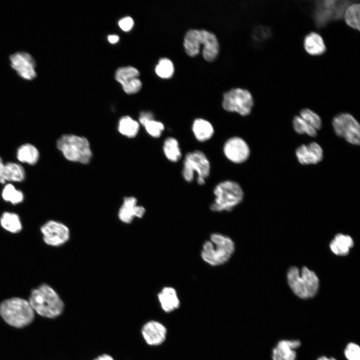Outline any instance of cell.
<instances>
[{"label": "cell", "mask_w": 360, "mask_h": 360, "mask_svg": "<svg viewBox=\"0 0 360 360\" xmlns=\"http://www.w3.org/2000/svg\"><path fill=\"white\" fill-rule=\"evenodd\" d=\"M344 354L348 360H360V346L354 343H349L344 350Z\"/></svg>", "instance_id": "obj_35"}, {"label": "cell", "mask_w": 360, "mask_h": 360, "mask_svg": "<svg viewBox=\"0 0 360 360\" xmlns=\"http://www.w3.org/2000/svg\"><path fill=\"white\" fill-rule=\"evenodd\" d=\"M215 198L210 204L212 212H230L243 200L244 194L240 186L232 180L222 181L214 190Z\"/></svg>", "instance_id": "obj_5"}, {"label": "cell", "mask_w": 360, "mask_h": 360, "mask_svg": "<svg viewBox=\"0 0 360 360\" xmlns=\"http://www.w3.org/2000/svg\"><path fill=\"white\" fill-rule=\"evenodd\" d=\"M142 84L138 78H134L122 85L124 90L128 94H134L140 90Z\"/></svg>", "instance_id": "obj_37"}, {"label": "cell", "mask_w": 360, "mask_h": 360, "mask_svg": "<svg viewBox=\"0 0 360 360\" xmlns=\"http://www.w3.org/2000/svg\"><path fill=\"white\" fill-rule=\"evenodd\" d=\"M141 332L147 344L156 346L161 344L164 341L166 330L160 322L150 320L142 326Z\"/></svg>", "instance_id": "obj_16"}, {"label": "cell", "mask_w": 360, "mask_h": 360, "mask_svg": "<svg viewBox=\"0 0 360 360\" xmlns=\"http://www.w3.org/2000/svg\"><path fill=\"white\" fill-rule=\"evenodd\" d=\"M43 240L48 245L60 246L67 242L70 238V230L65 224L58 221H48L40 228Z\"/></svg>", "instance_id": "obj_13"}, {"label": "cell", "mask_w": 360, "mask_h": 360, "mask_svg": "<svg viewBox=\"0 0 360 360\" xmlns=\"http://www.w3.org/2000/svg\"><path fill=\"white\" fill-rule=\"evenodd\" d=\"M32 308L40 316L48 318L60 316L64 303L57 292L50 286L42 284L34 288L28 300Z\"/></svg>", "instance_id": "obj_1"}, {"label": "cell", "mask_w": 360, "mask_h": 360, "mask_svg": "<svg viewBox=\"0 0 360 360\" xmlns=\"http://www.w3.org/2000/svg\"><path fill=\"white\" fill-rule=\"evenodd\" d=\"M158 298L162 309L166 312L178 308L180 302L176 290L170 286L163 288L158 294Z\"/></svg>", "instance_id": "obj_19"}, {"label": "cell", "mask_w": 360, "mask_h": 360, "mask_svg": "<svg viewBox=\"0 0 360 360\" xmlns=\"http://www.w3.org/2000/svg\"><path fill=\"white\" fill-rule=\"evenodd\" d=\"M120 28L124 32L130 31L134 26V21L132 18L126 16L120 19L118 22Z\"/></svg>", "instance_id": "obj_38"}, {"label": "cell", "mask_w": 360, "mask_h": 360, "mask_svg": "<svg viewBox=\"0 0 360 360\" xmlns=\"http://www.w3.org/2000/svg\"><path fill=\"white\" fill-rule=\"evenodd\" d=\"M317 360H336L333 358H328L325 356H322L319 358Z\"/></svg>", "instance_id": "obj_44"}, {"label": "cell", "mask_w": 360, "mask_h": 360, "mask_svg": "<svg viewBox=\"0 0 360 360\" xmlns=\"http://www.w3.org/2000/svg\"><path fill=\"white\" fill-rule=\"evenodd\" d=\"M235 250V244L229 236L220 233L212 234L203 244L200 256L211 266H219L227 262Z\"/></svg>", "instance_id": "obj_2"}, {"label": "cell", "mask_w": 360, "mask_h": 360, "mask_svg": "<svg viewBox=\"0 0 360 360\" xmlns=\"http://www.w3.org/2000/svg\"><path fill=\"white\" fill-rule=\"evenodd\" d=\"M332 126L338 136L352 144H360V124L352 115L348 113L337 115L332 120Z\"/></svg>", "instance_id": "obj_11"}, {"label": "cell", "mask_w": 360, "mask_h": 360, "mask_svg": "<svg viewBox=\"0 0 360 360\" xmlns=\"http://www.w3.org/2000/svg\"><path fill=\"white\" fill-rule=\"evenodd\" d=\"M360 4L358 3L349 4L346 8L344 16L346 24L350 27L360 30Z\"/></svg>", "instance_id": "obj_26"}, {"label": "cell", "mask_w": 360, "mask_h": 360, "mask_svg": "<svg viewBox=\"0 0 360 360\" xmlns=\"http://www.w3.org/2000/svg\"><path fill=\"white\" fill-rule=\"evenodd\" d=\"M288 281L294 292L302 298L312 297L317 292L319 281L316 274L306 267L300 272L294 266L288 272Z\"/></svg>", "instance_id": "obj_7"}, {"label": "cell", "mask_w": 360, "mask_h": 360, "mask_svg": "<svg viewBox=\"0 0 360 360\" xmlns=\"http://www.w3.org/2000/svg\"><path fill=\"white\" fill-rule=\"evenodd\" d=\"M296 154L298 161L302 164H316L323 158V150L316 142L308 145L302 144L297 148Z\"/></svg>", "instance_id": "obj_17"}, {"label": "cell", "mask_w": 360, "mask_h": 360, "mask_svg": "<svg viewBox=\"0 0 360 360\" xmlns=\"http://www.w3.org/2000/svg\"><path fill=\"white\" fill-rule=\"evenodd\" d=\"M200 44L204 46L202 54L205 60L212 62L219 52V44L214 34L204 30L191 29L185 34L184 46L186 53L190 56H196Z\"/></svg>", "instance_id": "obj_3"}, {"label": "cell", "mask_w": 360, "mask_h": 360, "mask_svg": "<svg viewBox=\"0 0 360 360\" xmlns=\"http://www.w3.org/2000/svg\"><path fill=\"white\" fill-rule=\"evenodd\" d=\"M58 148L66 159L72 162L88 164L92 154L88 140L74 134H64L56 142Z\"/></svg>", "instance_id": "obj_6"}, {"label": "cell", "mask_w": 360, "mask_h": 360, "mask_svg": "<svg viewBox=\"0 0 360 360\" xmlns=\"http://www.w3.org/2000/svg\"><path fill=\"white\" fill-rule=\"evenodd\" d=\"M154 118V116L152 112H140L139 116V121L140 124H142L148 120Z\"/></svg>", "instance_id": "obj_39"}, {"label": "cell", "mask_w": 360, "mask_h": 360, "mask_svg": "<svg viewBox=\"0 0 360 360\" xmlns=\"http://www.w3.org/2000/svg\"><path fill=\"white\" fill-rule=\"evenodd\" d=\"M304 46L306 51L312 56H320L326 50V46L322 36L312 32L304 37Z\"/></svg>", "instance_id": "obj_21"}, {"label": "cell", "mask_w": 360, "mask_h": 360, "mask_svg": "<svg viewBox=\"0 0 360 360\" xmlns=\"http://www.w3.org/2000/svg\"><path fill=\"white\" fill-rule=\"evenodd\" d=\"M300 116L316 130H318L322 126V120L320 116L309 108H303L300 112Z\"/></svg>", "instance_id": "obj_33"}, {"label": "cell", "mask_w": 360, "mask_h": 360, "mask_svg": "<svg viewBox=\"0 0 360 360\" xmlns=\"http://www.w3.org/2000/svg\"><path fill=\"white\" fill-rule=\"evenodd\" d=\"M192 130L194 138L200 142H204L210 140L214 132L212 124L202 118H198L194 120Z\"/></svg>", "instance_id": "obj_20"}, {"label": "cell", "mask_w": 360, "mask_h": 360, "mask_svg": "<svg viewBox=\"0 0 360 360\" xmlns=\"http://www.w3.org/2000/svg\"><path fill=\"white\" fill-rule=\"evenodd\" d=\"M94 360H114V359L109 354H103L98 356Z\"/></svg>", "instance_id": "obj_42"}, {"label": "cell", "mask_w": 360, "mask_h": 360, "mask_svg": "<svg viewBox=\"0 0 360 360\" xmlns=\"http://www.w3.org/2000/svg\"><path fill=\"white\" fill-rule=\"evenodd\" d=\"M174 66L172 62L168 58H162L155 68L156 74L162 78H171L174 72Z\"/></svg>", "instance_id": "obj_31"}, {"label": "cell", "mask_w": 360, "mask_h": 360, "mask_svg": "<svg viewBox=\"0 0 360 360\" xmlns=\"http://www.w3.org/2000/svg\"><path fill=\"white\" fill-rule=\"evenodd\" d=\"M0 316L10 326L22 328L32 322L34 318V312L28 300L14 297L1 302Z\"/></svg>", "instance_id": "obj_4"}, {"label": "cell", "mask_w": 360, "mask_h": 360, "mask_svg": "<svg viewBox=\"0 0 360 360\" xmlns=\"http://www.w3.org/2000/svg\"><path fill=\"white\" fill-rule=\"evenodd\" d=\"M25 178L23 167L16 162H9L5 164L4 178L6 181L20 182Z\"/></svg>", "instance_id": "obj_27"}, {"label": "cell", "mask_w": 360, "mask_h": 360, "mask_svg": "<svg viewBox=\"0 0 360 360\" xmlns=\"http://www.w3.org/2000/svg\"><path fill=\"white\" fill-rule=\"evenodd\" d=\"M353 245L354 242L350 236L339 234L332 240L330 246L334 254L344 256L348 254Z\"/></svg>", "instance_id": "obj_22"}, {"label": "cell", "mask_w": 360, "mask_h": 360, "mask_svg": "<svg viewBox=\"0 0 360 360\" xmlns=\"http://www.w3.org/2000/svg\"><path fill=\"white\" fill-rule=\"evenodd\" d=\"M9 60L11 68L20 78L26 80L36 78V64L30 54L24 51L16 52L10 56Z\"/></svg>", "instance_id": "obj_12"}, {"label": "cell", "mask_w": 360, "mask_h": 360, "mask_svg": "<svg viewBox=\"0 0 360 360\" xmlns=\"http://www.w3.org/2000/svg\"><path fill=\"white\" fill-rule=\"evenodd\" d=\"M146 213L145 208L137 204L134 196L125 197L118 212L119 220L124 224H130L135 218H141Z\"/></svg>", "instance_id": "obj_15"}, {"label": "cell", "mask_w": 360, "mask_h": 360, "mask_svg": "<svg viewBox=\"0 0 360 360\" xmlns=\"http://www.w3.org/2000/svg\"><path fill=\"white\" fill-rule=\"evenodd\" d=\"M142 125L145 128L146 132L155 138L160 137L164 129V124L154 118L148 120Z\"/></svg>", "instance_id": "obj_34"}, {"label": "cell", "mask_w": 360, "mask_h": 360, "mask_svg": "<svg viewBox=\"0 0 360 360\" xmlns=\"http://www.w3.org/2000/svg\"><path fill=\"white\" fill-rule=\"evenodd\" d=\"M195 172L197 173V177L205 180L210 172V164L208 158L199 150L188 152L183 161L182 174L186 182H190L194 180Z\"/></svg>", "instance_id": "obj_8"}, {"label": "cell", "mask_w": 360, "mask_h": 360, "mask_svg": "<svg viewBox=\"0 0 360 360\" xmlns=\"http://www.w3.org/2000/svg\"><path fill=\"white\" fill-rule=\"evenodd\" d=\"M108 42L111 44H116L119 40V37L116 34L109 35L108 37Z\"/></svg>", "instance_id": "obj_41"}, {"label": "cell", "mask_w": 360, "mask_h": 360, "mask_svg": "<svg viewBox=\"0 0 360 360\" xmlns=\"http://www.w3.org/2000/svg\"><path fill=\"white\" fill-rule=\"evenodd\" d=\"M253 105L252 95L246 89L232 88L223 95L222 106L226 111L246 116L250 113Z\"/></svg>", "instance_id": "obj_9"}, {"label": "cell", "mask_w": 360, "mask_h": 360, "mask_svg": "<svg viewBox=\"0 0 360 360\" xmlns=\"http://www.w3.org/2000/svg\"><path fill=\"white\" fill-rule=\"evenodd\" d=\"M222 150L226 158L236 164L244 162L250 155L248 145L239 136H234L228 139L224 143Z\"/></svg>", "instance_id": "obj_14"}, {"label": "cell", "mask_w": 360, "mask_h": 360, "mask_svg": "<svg viewBox=\"0 0 360 360\" xmlns=\"http://www.w3.org/2000/svg\"><path fill=\"white\" fill-rule=\"evenodd\" d=\"M16 157L22 162L33 165L38 161L40 154L38 150L34 146L30 144H25L18 148Z\"/></svg>", "instance_id": "obj_23"}, {"label": "cell", "mask_w": 360, "mask_h": 360, "mask_svg": "<svg viewBox=\"0 0 360 360\" xmlns=\"http://www.w3.org/2000/svg\"><path fill=\"white\" fill-rule=\"evenodd\" d=\"M162 148L166 158L172 162H178L182 156L179 142L174 138H167L164 142Z\"/></svg>", "instance_id": "obj_25"}, {"label": "cell", "mask_w": 360, "mask_h": 360, "mask_svg": "<svg viewBox=\"0 0 360 360\" xmlns=\"http://www.w3.org/2000/svg\"><path fill=\"white\" fill-rule=\"evenodd\" d=\"M139 71L132 66H124L118 68L115 74V78L122 86L136 78H138Z\"/></svg>", "instance_id": "obj_30"}, {"label": "cell", "mask_w": 360, "mask_h": 360, "mask_svg": "<svg viewBox=\"0 0 360 360\" xmlns=\"http://www.w3.org/2000/svg\"><path fill=\"white\" fill-rule=\"evenodd\" d=\"M138 130V123L129 116H124L119 120L118 130L124 136L128 138L134 137Z\"/></svg>", "instance_id": "obj_28"}, {"label": "cell", "mask_w": 360, "mask_h": 360, "mask_svg": "<svg viewBox=\"0 0 360 360\" xmlns=\"http://www.w3.org/2000/svg\"><path fill=\"white\" fill-rule=\"evenodd\" d=\"M292 124L295 131L299 134H306L310 136H315L316 135V130L300 116L294 117Z\"/></svg>", "instance_id": "obj_32"}, {"label": "cell", "mask_w": 360, "mask_h": 360, "mask_svg": "<svg viewBox=\"0 0 360 360\" xmlns=\"http://www.w3.org/2000/svg\"><path fill=\"white\" fill-rule=\"evenodd\" d=\"M300 345L298 340H282L280 341L272 350L273 360H295V349Z\"/></svg>", "instance_id": "obj_18"}, {"label": "cell", "mask_w": 360, "mask_h": 360, "mask_svg": "<svg viewBox=\"0 0 360 360\" xmlns=\"http://www.w3.org/2000/svg\"><path fill=\"white\" fill-rule=\"evenodd\" d=\"M348 1H318L314 12L315 23L318 27L324 26L328 22L340 18L349 4Z\"/></svg>", "instance_id": "obj_10"}, {"label": "cell", "mask_w": 360, "mask_h": 360, "mask_svg": "<svg viewBox=\"0 0 360 360\" xmlns=\"http://www.w3.org/2000/svg\"><path fill=\"white\" fill-rule=\"evenodd\" d=\"M2 196L4 200L13 204H20L24 199L22 192L10 184L6 185L3 188Z\"/></svg>", "instance_id": "obj_29"}, {"label": "cell", "mask_w": 360, "mask_h": 360, "mask_svg": "<svg viewBox=\"0 0 360 360\" xmlns=\"http://www.w3.org/2000/svg\"><path fill=\"white\" fill-rule=\"evenodd\" d=\"M271 32L269 28L265 26H258L252 32L253 38L257 41H264L270 36Z\"/></svg>", "instance_id": "obj_36"}, {"label": "cell", "mask_w": 360, "mask_h": 360, "mask_svg": "<svg viewBox=\"0 0 360 360\" xmlns=\"http://www.w3.org/2000/svg\"><path fill=\"white\" fill-rule=\"evenodd\" d=\"M0 224L3 228L12 233L19 232L22 229L20 216L14 212H3L0 218Z\"/></svg>", "instance_id": "obj_24"}, {"label": "cell", "mask_w": 360, "mask_h": 360, "mask_svg": "<svg viewBox=\"0 0 360 360\" xmlns=\"http://www.w3.org/2000/svg\"><path fill=\"white\" fill-rule=\"evenodd\" d=\"M4 166L5 164L0 157V182L2 184H4L6 182L4 178Z\"/></svg>", "instance_id": "obj_40"}, {"label": "cell", "mask_w": 360, "mask_h": 360, "mask_svg": "<svg viewBox=\"0 0 360 360\" xmlns=\"http://www.w3.org/2000/svg\"><path fill=\"white\" fill-rule=\"evenodd\" d=\"M205 179L202 178L197 177L196 182L200 185H203L205 184Z\"/></svg>", "instance_id": "obj_43"}]
</instances>
